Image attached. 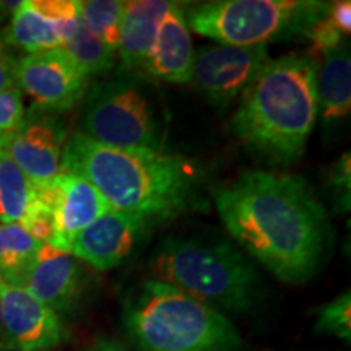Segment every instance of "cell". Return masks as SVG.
Listing matches in <instances>:
<instances>
[{
	"mask_svg": "<svg viewBox=\"0 0 351 351\" xmlns=\"http://www.w3.org/2000/svg\"><path fill=\"white\" fill-rule=\"evenodd\" d=\"M26 117L23 91L13 85L0 90V135L13 134Z\"/></svg>",
	"mask_w": 351,
	"mask_h": 351,
	"instance_id": "cell-27",
	"label": "cell"
},
{
	"mask_svg": "<svg viewBox=\"0 0 351 351\" xmlns=\"http://www.w3.org/2000/svg\"><path fill=\"white\" fill-rule=\"evenodd\" d=\"M72 62L88 77L106 75L116 67L117 54L86 28L82 19L72 38L60 47Z\"/></svg>",
	"mask_w": 351,
	"mask_h": 351,
	"instance_id": "cell-21",
	"label": "cell"
},
{
	"mask_svg": "<svg viewBox=\"0 0 351 351\" xmlns=\"http://www.w3.org/2000/svg\"><path fill=\"white\" fill-rule=\"evenodd\" d=\"M16 62H19V59L13 56L10 47L3 43L2 36H0V90L15 85Z\"/></svg>",
	"mask_w": 351,
	"mask_h": 351,
	"instance_id": "cell-29",
	"label": "cell"
},
{
	"mask_svg": "<svg viewBox=\"0 0 351 351\" xmlns=\"http://www.w3.org/2000/svg\"><path fill=\"white\" fill-rule=\"evenodd\" d=\"M20 225L28 232L32 238H34L41 244H51L56 239V218L54 212L44 207L36 200L29 202L28 208L20 219Z\"/></svg>",
	"mask_w": 351,
	"mask_h": 351,
	"instance_id": "cell-26",
	"label": "cell"
},
{
	"mask_svg": "<svg viewBox=\"0 0 351 351\" xmlns=\"http://www.w3.org/2000/svg\"><path fill=\"white\" fill-rule=\"evenodd\" d=\"M29 5L59 26L64 44L75 33L80 21V2L77 0H29Z\"/></svg>",
	"mask_w": 351,
	"mask_h": 351,
	"instance_id": "cell-24",
	"label": "cell"
},
{
	"mask_svg": "<svg viewBox=\"0 0 351 351\" xmlns=\"http://www.w3.org/2000/svg\"><path fill=\"white\" fill-rule=\"evenodd\" d=\"M267 46H208L195 52L192 82L219 109L243 95L258 72L270 62Z\"/></svg>",
	"mask_w": 351,
	"mask_h": 351,
	"instance_id": "cell-9",
	"label": "cell"
},
{
	"mask_svg": "<svg viewBox=\"0 0 351 351\" xmlns=\"http://www.w3.org/2000/svg\"><path fill=\"white\" fill-rule=\"evenodd\" d=\"M306 36L309 38L311 41V47L309 51L306 52V56L319 65L322 62L324 57L330 54L332 51H335L337 47H340L341 44H343L345 34L341 33L326 15L324 19H320L317 23L311 26V29L307 32Z\"/></svg>",
	"mask_w": 351,
	"mask_h": 351,
	"instance_id": "cell-25",
	"label": "cell"
},
{
	"mask_svg": "<svg viewBox=\"0 0 351 351\" xmlns=\"http://www.w3.org/2000/svg\"><path fill=\"white\" fill-rule=\"evenodd\" d=\"M218 215L244 251L285 283H302L327 256L326 207L300 174L247 171L215 195Z\"/></svg>",
	"mask_w": 351,
	"mask_h": 351,
	"instance_id": "cell-1",
	"label": "cell"
},
{
	"mask_svg": "<svg viewBox=\"0 0 351 351\" xmlns=\"http://www.w3.org/2000/svg\"><path fill=\"white\" fill-rule=\"evenodd\" d=\"M8 47H19L26 54L60 49L64 46L59 26L34 10L28 2H20L10 15V21L0 32Z\"/></svg>",
	"mask_w": 351,
	"mask_h": 351,
	"instance_id": "cell-18",
	"label": "cell"
},
{
	"mask_svg": "<svg viewBox=\"0 0 351 351\" xmlns=\"http://www.w3.org/2000/svg\"><path fill=\"white\" fill-rule=\"evenodd\" d=\"M0 137H2V135H0Z\"/></svg>",
	"mask_w": 351,
	"mask_h": 351,
	"instance_id": "cell-34",
	"label": "cell"
},
{
	"mask_svg": "<svg viewBox=\"0 0 351 351\" xmlns=\"http://www.w3.org/2000/svg\"><path fill=\"white\" fill-rule=\"evenodd\" d=\"M91 78L62 49L26 54L19 59L15 85L33 99V108L60 114L82 103Z\"/></svg>",
	"mask_w": 351,
	"mask_h": 351,
	"instance_id": "cell-8",
	"label": "cell"
},
{
	"mask_svg": "<svg viewBox=\"0 0 351 351\" xmlns=\"http://www.w3.org/2000/svg\"><path fill=\"white\" fill-rule=\"evenodd\" d=\"M171 3L173 2L165 0L125 2L117 47V57L121 59L119 72L143 77L145 64L155 44L158 28Z\"/></svg>",
	"mask_w": 351,
	"mask_h": 351,
	"instance_id": "cell-16",
	"label": "cell"
},
{
	"mask_svg": "<svg viewBox=\"0 0 351 351\" xmlns=\"http://www.w3.org/2000/svg\"><path fill=\"white\" fill-rule=\"evenodd\" d=\"M330 3L315 0H217L186 13L189 29L226 46H267L307 34Z\"/></svg>",
	"mask_w": 351,
	"mask_h": 351,
	"instance_id": "cell-7",
	"label": "cell"
},
{
	"mask_svg": "<svg viewBox=\"0 0 351 351\" xmlns=\"http://www.w3.org/2000/svg\"><path fill=\"white\" fill-rule=\"evenodd\" d=\"M328 20L332 21L337 28L343 34H350L351 32V2L350 0H341V2L330 3L327 12Z\"/></svg>",
	"mask_w": 351,
	"mask_h": 351,
	"instance_id": "cell-30",
	"label": "cell"
},
{
	"mask_svg": "<svg viewBox=\"0 0 351 351\" xmlns=\"http://www.w3.org/2000/svg\"><path fill=\"white\" fill-rule=\"evenodd\" d=\"M60 171L93 184L109 207L150 225L200 205V178L186 158L169 152L121 150L93 142L82 132L69 135Z\"/></svg>",
	"mask_w": 351,
	"mask_h": 351,
	"instance_id": "cell-2",
	"label": "cell"
},
{
	"mask_svg": "<svg viewBox=\"0 0 351 351\" xmlns=\"http://www.w3.org/2000/svg\"><path fill=\"white\" fill-rule=\"evenodd\" d=\"M350 153H345V155L340 156V160H337L335 163H333L330 174H328V182H330L333 194L339 199L341 210L350 208Z\"/></svg>",
	"mask_w": 351,
	"mask_h": 351,
	"instance_id": "cell-28",
	"label": "cell"
},
{
	"mask_svg": "<svg viewBox=\"0 0 351 351\" xmlns=\"http://www.w3.org/2000/svg\"><path fill=\"white\" fill-rule=\"evenodd\" d=\"M39 247L20 223H0V280L21 288Z\"/></svg>",
	"mask_w": 351,
	"mask_h": 351,
	"instance_id": "cell-19",
	"label": "cell"
},
{
	"mask_svg": "<svg viewBox=\"0 0 351 351\" xmlns=\"http://www.w3.org/2000/svg\"><path fill=\"white\" fill-rule=\"evenodd\" d=\"M59 184V204L54 212L56 239L52 245L60 251H72L73 241L80 232L111 210L93 184L80 176L60 171L56 176Z\"/></svg>",
	"mask_w": 351,
	"mask_h": 351,
	"instance_id": "cell-15",
	"label": "cell"
},
{
	"mask_svg": "<svg viewBox=\"0 0 351 351\" xmlns=\"http://www.w3.org/2000/svg\"><path fill=\"white\" fill-rule=\"evenodd\" d=\"M155 82L117 70L90 83L80 108V130L96 143L121 150L168 152V119Z\"/></svg>",
	"mask_w": 351,
	"mask_h": 351,
	"instance_id": "cell-6",
	"label": "cell"
},
{
	"mask_svg": "<svg viewBox=\"0 0 351 351\" xmlns=\"http://www.w3.org/2000/svg\"><path fill=\"white\" fill-rule=\"evenodd\" d=\"M315 330L337 337L350 343L351 340V295L343 293L317 309Z\"/></svg>",
	"mask_w": 351,
	"mask_h": 351,
	"instance_id": "cell-23",
	"label": "cell"
},
{
	"mask_svg": "<svg viewBox=\"0 0 351 351\" xmlns=\"http://www.w3.org/2000/svg\"><path fill=\"white\" fill-rule=\"evenodd\" d=\"M319 117L326 125L335 124L351 111V59L348 44H341L317 67Z\"/></svg>",
	"mask_w": 351,
	"mask_h": 351,
	"instance_id": "cell-17",
	"label": "cell"
},
{
	"mask_svg": "<svg viewBox=\"0 0 351 351\" xmlns=\"http://www.w3.org/2000/svg\"><path fill=\"white\" fill-rule=\"evenodd\" d=\"M86 351H130L124 343L112 339H99Z\"/></svg>",
	"mask_w": 351,
	"mask_h": 351,
	"instance_id": "cell-31",
	"label": "cell"
},
{
	"mask_svg": "<svg viewBox=\"0 0 351 351\" xmlns=\"http://www.w3.org/2000/svg\"><path fill=\"white\" fill-rule=\"evenodd\" d=\"M69 130L59 114L33 108L19 130L3 135L2 147L32 182H47L60 173Z\"/></svg>",
	"mask_w": 351,
	"mask_h": 351,
	"instance_id": "cell-10",
	"label": "cell"
},
{
	"mask_svg": "<svg viewBox=\"0 0 351 351\" xmlns=\"http://www.w3.org/2000/svg\"><path fill=\"white\" fill-rule=\"evenodd\" d=\"M0 351H10V343H8L5 327H3V317H2V306H0Z\"/></svg>",
	"mask_w": 351,
	"mask_h": 351,
	"instance_id": "cell-32",
	"label": "cell"
},
{
	"mask_svg": "<svg viewBox=\"0 0 351 351\" xmlns=\"http://www.w3.org/2000/svg\"><path fill=\"white\" fill-rule=\"evenodd\" d=\"M19 5L20 2H0V20L5 19L7 15H12Z\"/></svg>",
	"mask_w": 351,
	"mask_h": 351,
	"instance_id": "cell-33",
	"label": "cell"
},
{
	"mask_svg": "<svg viewBox=\"0 0 351 351\" xmlns=\"http://www.w3.org/2000/svg\"><path fill=\"white\" fill-rule=\"evenodd\" d=\"M195 51L186 12L179 3L173 2L158 28L155 44L145 64L143 77L153 82L191 83Z\"/></svg>",
	"mask_w": 351,
	"mask_h": 351,
	"instance_id": "cell-14",
	"label": "cell"
},
{
	"mask_svg": "<svg viewBox=\"0 0 351 351\" xmlns=\"http://www.w3.org/2000/svg\"><path fill=\"white\" fill-rule=\"evenodd\" d=\"M125 2L121 0H86L80 2V19L109 49L117 54L121 21Z\"/></svg>",
	"mask_w": 351,
	"mask_h": 351,
	"instance_id": "cell-22",
	"label": "cell"
},
{
	"mask_svg": "<svg viewBox=\"0 0 351 351\" xmlns=\"http://www.w3.org/2000/svg\"><path fill=\"white\" fill-rule=\"evenodd\" d=\"M122 320L138 351H234L241 346L239 333L225 314L156 280L127 296Z\"/></svg>",
	"mask_w": 351,
	"mask_h": 351,
	"instance_id": "cell-4",
	"label": "cell"
},
{
	"mask_svg": "<svg viewBox=\"0 0 351 351\" xmlns=\"http://www.w3.org/2000/svg\"><path fill=\"white\" fill-rule=\"evenodd\" d=\"M0 137V223H20L33 200V182L7 155Z\"/></svg>",
	"mask_w": 351,
	"mask_h": 351,
	"instance_id": "cell-20",
	"label": "cell"
},
{
	"mask_svg": "<svg viewBox=\"0 0 351 351\" xmlns=\"http://www.w3.org/2000/svg\"><path fill=\"white\" fill-rule=\"evenodd\" d=\"M83 287L85 274L80 261L51 244H41L21 285L25 291L57 315L69 313L77 304Z\"/></svg>",
	"mask_w": 351,
	"mask_h": 351,
	"instance_id": "cell-13",
	"label": "cell"
},
{
	"mask_svg": "<svg viewBox=\"0 0 351 351\" xmlns=\"http://www.w3.org/2000/svg\"><path fill=\"white\" fill-rule=\"evenodd\" d=\"M317 67L306 54L270 60L241 95L236 137L274 165L301 158L319 119Z\"/></svg>",
	"mask_w": 351,
	"mask_h": 351,
	"instance_id": "cell-3",
	"label": "cell"
},
{
	"mask_svg": "<svg viewBox=\"0 0 351 351\" xmlns=\"http://www.w3.org/2000/svg\"><path fill=\"white\" fill-rule=\"evenodd\" d=\"M148 226L137 215L111 208L77 236L70 254L95 270L116 269L132 256Z\"/></svg>",
	"mask_w": 351,
	"mask_h": 351,
	"instance_id": "cell-12",
	"label": "cell"
},
{
	"mask_svg": "<svg viewBox=\"0 0 351 351\" xmlns=\"http://www.w3.org/2000/svg\"><path fill=\"white\" fill-rule=\"evenodd\" d=\"M148 269L153 280L181 289L219 313H245L261 293V278L251 258L225 241L165 239Z\"/></svg>",
	"mask_w": 351,
	"mask_h": 351,
	"instance_id": "cell-5",
	"label": "cell"
},
{
	"mask_svg": "<svg viewBox=\"0 0 351 351\" xmlns=\"http://www.w3.org/2000/svg\"><path fill=\"white\" fill-rule=\"evenodd\" d=\"M0 306L10 351H46L64 340L60 315L23 288L0 280Z\"/></svg>",
	"mask_w": 351,
	"mask_h": 351,
	"instance_id": "cell-11",
	"label": "cell"
}]
</instances>
